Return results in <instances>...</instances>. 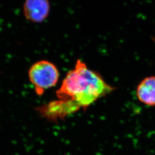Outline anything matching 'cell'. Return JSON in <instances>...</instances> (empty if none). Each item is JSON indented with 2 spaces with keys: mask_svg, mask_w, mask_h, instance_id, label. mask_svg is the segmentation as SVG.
<instances>
[{
  "mask_svg": "<svg viewBox=\"0 0 155 155\" xmlns=\"http://www.w3.org/2000/svg\"><path fill=\"white\" fill-rule=\"evenodd\" d=\"M114 90L98 72L79 59L56 91L57 100L39 106L37 110L47 120L56 122L81 109L84 110Z\"/></svg>",
  "mask_w": 155,
  "mask_h": 155,
  "instance_id": "obj_1",
  "label": "cell"
},
{
  "mask_svg": "<svg viewBox=\"0 0 155 155\" xmlns=\"http://www.w3.org/2000/svg\"><path fill=\"white\" fill-rule=\"evenodd\" d=\"M28 77L36 93L41 95L45 91L54 87L58 83L60 74L55 64L48 61H40L31 67Z\"/></svg>",
  "mask_w": 155,
  "mask_h": 155,
  "instance_id": "obj_2",
  "label": "cell"
},
{
  "mask_svg": "<svg viewBox=\"0 0 155 155\" xmlns=\"http://www.w3.org/2000/svg\"><path fill=\"white\" fill-rule=\"evenodd\" d=\"M50 12L48 0H25L24 14L27 20L31 22H43L48 17Z\"/></svg>",
  "mask_w": 155,
  "mask_h": 155,
  "instance_id": "obj_3",
  "label": "cell"
},
{
  "mask_svg": "<svg viewBox=\"0 0 155 155\" xmlns=\"http://www.w3.org/2000/svg\"><path fill=\"white\" fill-rule=\"evenodd\" d=\"M136 95L138 100L146 105H155V77L145 78L139 83Z\"/></svg>",
  "mask_w": 155,
  "mask_h": 155,
  "instance_id": "obj_4",
  "label": "cell"
}]
</instances>
